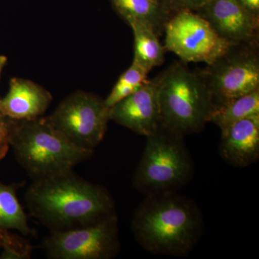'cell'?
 Returning <instances> with one entry per match:
<instances>
[{
  "label": "cell",
  "mask_w": 259,
  "mask_h": 259,
  "mask_svg": "<svg viewBox=\"0 0 259 259\" xmlns=\"http://www.w3.org/2000/svg\"><path fill=\"white\" fill-rule=\"evenodd\" d=\"M25 201L30 215L50 233L90 226L116 214L110 192L74 169L32 181Z\"/></svg>",
  "instance_id": "cell-1"
},
{
  "label": "cell",
  "mask_w": 259,
  "mask_h": 259,
  "mask_svg": "<svg viewBox=\"0 0 259 259\" xmlns=\"http://www.w3.org/2000/svg\"><path fill=\"white\" fill-rule=\"evenodd\" d=\"M131 230L152 254L186 256L203 236L204 221L194 201L169 192L146 196L135 210Z\"/></svg>",
  "instance_id": "cell-2"
},
{
  "label": "cell",
  "mask_w": 259,
  "mask_h": 259,
  "mask_svg": "<svg viewBox=\"0 0 259 259\" xmlns=\"http://www.w3.org/2000/svg\"><path fill=\"white\" fill-rule=\"evenodd\" d=\"M10 147L19 165L32 181L73 169L94 153L72 144L44 116L17 121Z\"/></svg>",
  "instance_id": "cell-3"
},
{
  "label": "cell",
  "mask_w": 259,
  "mask_h": 259,
  "mask_svg": "<svg viewBox=\"0 0 259 259\" xmlns=\"http://www.w3.org/2000/svg\"><path fill=\"white\" fill-rule=\"evenodd\" d=\"M156 80L161 125L184 137L202 131L214 102L199 71L176 62Z\"/></svg>",
  "instance_id": "cell-4"
},
{
  "label": "cell",
  "mask_w": 259,
  "mask_h": 259,
  "mask_svg": "<svg viewBox=\"0 0 259 259\" xmlns=\"http://www.w3.org/2000/svg\"><path fill=\"white\" fill-rule=\"evenodd\" d=\"M194 171L184 136L161 125L146 137L133 185L146 196L177 192L190 182Z\"/></svg>",
  "instance_id": "cell-5"
},
{
  "label": "cell",
  "mask_w": 259,
  "mask_h": 259,
  "mask_svg": "<svg viewBox=\"0 0 259 259\" xmlns=\"http://www.w3.org/2000/svg\"><path fill=\"white\" fill-rule=\"evenodd\" d=\"M256 38L233 44L205 69L199 71L214 105L259 90V54Z\"/></svg>",
  "instance_id": "cell-6"
},
{
  "label": "cell",
  "mask_w": 259,
  "mask_h": 259,
  "mask_svg": "<svg viewBox=\"0 0 259 259\" xmlns=\"http://www.w3.org/2000/svg\"><path fill=\"white\" fill-rule=\"evenodd\" d=\"M46 118L72 144L94 152L106 134L110 107L98 95L78 90Z\"/></svg>",
  "instance_id": "cell-7"
},
{
  "label": "cell",
  "mask_w": 259,
  "mask_h": 259,
  "mask_svg": "<svg viewBox=\"0 0 259 259\" xmlns=\"http://www.w3.org/2000/svg\"><path fill=\"white\" fill-rule=\"evenodd\" d=\"M42 249L50 259H112L120 251L118 218L109 216L90 226L51 232Z\"/></svg>",
  "instance_id": "cell-8"
},
{
  "label": "cell",
  "mask_w": 259,
  "mask_h": 259,
  "mask_svg": "<svg viewBox=\"0 0 259 259\" xmlns=\"http://www.w3.org/2000/svg\"><path fill=\"white\" fill-rule=\"evenodd\" d=\"M163 32L165 50L176 54L185 63L210 65L233 44L220 36L207 20L191 10L172 14Z\"/></svg>",
  "instance_id": "cell-9"
},
{
  "label": "cell",
  "mask_w": 259,
  "mask_h": 259,
  "mask_svg": "<svg viewBox=\"0 0 259 259\" xmlns=\"http://www.w3.org/2000/svg\"><path fill=\"white\" fill-rule=\"evenodd\" d=\"M110 120L140 136L152 134L161 125L156 79L148 80L139 90L110 108Z\"/></svg>",
  "instance_id": "cell-10"
},
{
  "label": "cell",
  "mask_w": 259,
  "mask_h": 259,
  "mask_svg": "<svg viewBox=\"0 0 259 259\" xmlns=\"http://www.w3.org/2000/svg\"><path fill=\"white\" fill-rule=\"evenodd\" d=\"M195 13L224 40L231 44L249 41L258 36L259 19L237 0H209Z\"/></svg>",
  "instance_id": "cell-11"
},
{
  "label": "cell",
  "mask_w": 259,
  "mask_h": 259,
  "mask_svg": "<svg viewBox=\"0 0 259 259\" xmlns=\"http://www.w3.org/2000/svg\"><path fill=\"white\" fill-rule=\"evenodd\" d=\"M53 96L45 88L32 80L12 78L9 91L0 98V114L15 120H30L42 117Z\"/></svg>",
  "instance_id": "cell-12"
},
{
  "label": "cell",
  "mask_w": 259,
  "mask_h": 259,
  "mask_svg": "<svg viewBox=\"0 0 259 259\" xmlns=\"http://www.w3.org/2000/svg\"><path fill=\"white\" fill-rule=\"evenodd\" d=\"M220 153L223 159L239 168L259 158V114L249 116L221 131Z\"/></svg>",
  "instance_id": "cell-13"
},
{
  "label": "cell",
  "mask_w": 259,
  "mask_h": 259,
  "mask_svg": "<svg viewBox=\"0 0 259 259\" xmlns=\"http://www.w3.org/2000/svg\"><path fill=\"white\" fill-rule=\"evenodd\" d=\"M117 13L127 24H146L160 35L171 13L165 0H110Z\"/></svg>",
  "instance_id": "cell-14"
},
{
  "label": "cell",
  "mask_w": 259,
  "mask_h": 259,
  "mask_svg": "<svg viewBox=\"0 0 259 259\" xmlns=\"http://www.w3.org/2000/svg\"><path fill=\"white\" fill-rule=\"evenodd\" d=\"M23 183L7 185L0 181V229L15 230L24 236H34L35 230L28 223V218L17 197Z\"/></svg>",
  "instance_id": "cell-15"
},
{
  "label": "cell",
  "mask_w": 259,
  "mask_h": 259,
  "mask_svg": "<svg viewBox=\"0 0 259 259\" xmlns=\"http://www.w3.org/2000/svg\"><path fill=\"white\" fill-rule=\"evenodd\" d=\"M128 25L134 35V61L148 72L163 64L165 48L161 45L156 32L141 22H131Z\"/></svg>",
  "instance_id": "cell-16"
},
{
  "label": "cell",
  "mask_w": 259,
  "mask_h": 259,
  "mask_svg": "<svg viewBox=\"0 0 259 259\" xmlns=\"http://www.w3.org/2000/svg\"><path fill=\"white\" fill-rule=\"evenodd\" d=\"M259 114V90L214 105L209 122L221 131L237 121Z\"/></svg>",
  "instance_id": "cell-17"
},
{
  "label": "cell",
  "mask_w": 259,
  "mask_h": 259,
  "mask_svg": "<svg viewBox=\"0 0 259 259\" xmlns=\"http://www.w3.org/2000/svg\"><path fill=\"white\" fill-rule=\"evenodd\" d=\"M148 74L147 70L133 61L132 64L121 74L112 91L105 99L107 106L110 108L139 90L148 81Z\"/></svg>",
  "instance_id": "cell-18"
},
{
  "label": "cell",
  "mask_w": 259,
  "mask_h": 259,
  "mask_svg": "<svg viewBox=\"0 0 259 259\" xmlns=\"http://www.w3.org/2000/svg\"><path fill=\"white\" fill-rule=\"evenodd\" d=\"M0 248L2 258L30 259L33 247L18 235L0 229Z\"/></svg>",
  "instance_id": "cell-19"
},
{
  "label": "cell",
  "mask_w": 259,
  "mask_h": 259,
  "mask_svg": "<svg viewBox=\"0 0 259 259\" xmlns=\"http://www.w3.org/2000/svg\"><path fill=\"white\" fill-rule=\"evenodd\" d=\"M17 121L0 114V161L9 151L10 139Z\"/></svg>",
  "instance_id": "cell-20"
},
{
  "label": "cell",
  "mask_w": 259,
  "mask_h": 259,
  "mask_svg": "<svg viewBox=\"0 0 259 259\" xmlns=\"http://www.w3.org/2000/svg\"><path fill=\"white\" fill-rule=\"evenodd\" d=\"M209 0H165L167 8L171 15L181 10H191L195 12Z\"/></svg>",
  "instance_id": "cell-21"
},
{
  "label": "cell",
  "mask_w": 259,
  "mask_h": 259,
  "mask_svg": "<svg viewBox=\"0 0 259 259\" xmlns=\"http://www.w3.org/2000/svg\"><path fill=\"white\" fill-rule=\"evenodd\" d=\"M248 12L259 19V0H237Z\"/></svg>",
  "instance_id": "cell-22"
},
{
  "label": "cell",
  "mask_w": 259,
  "mask_h": 259,
  "mask_svg": "<svg viewBox=\"0 0 259 259\" xmlns=\"http://www.w3.org/2000/svg\"><path fill=\"white\" fill-rule=\"evenodd\" d=\"M7 63H8L7 56L0 55V77H1L2 73H3V69L6 66Z\"/></svg>",
  "instance_id": "cell-23"
}]
</instances>
